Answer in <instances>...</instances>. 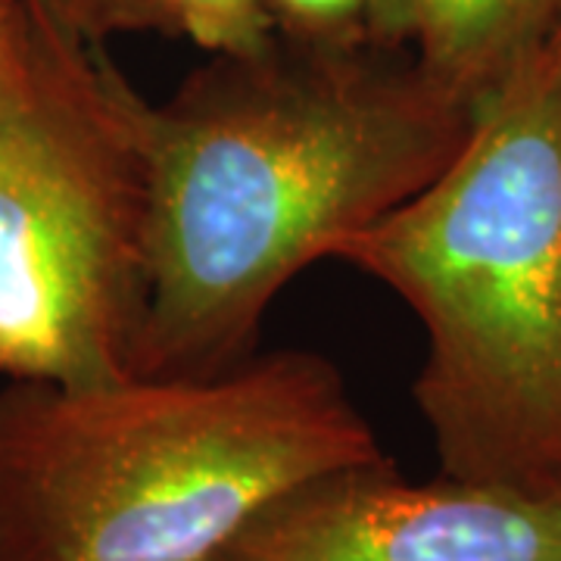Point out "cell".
I'll use <instances>...</instances> for the list:
<instances>
[{"label":"cell","mask_w":561,"mask_h":561,"mask_svg":"<svg viewBox=\"0 0 561 561\" xmlns=\"http://www.w3.org/2000/svg\"><path fill=\"white\" fill-rule=\"evenodd\" d=\"M359 32L213 54L153 106L138 375L243 359L280 287L440 179L478 110Z\"/></svg>","instance_id":"cell-1"},{"label":"cell","mask_w":561,"mask_h":561,"mask_svg":"<svg viewBox=\"0 0 561 561\" xmlns=\"http://www.w3.org/2000/svg\"><path fill=\"white\" fill-rule=\"evenodd\" d=\"M387 453L343 375L280 350L203 375L0 387V561H203Z\"/></svg>","instance_id":"cell-2"},{"label":"cell","mask_w":561,"mask_h":561,"mask_svg":"<svg viewBox=\"0 0 561 561\" xmlns=\"http://www.w3.org/2000/svg\"><path fill=\"white\" fill-rule=\"evenodd\" d=\"M334 260L427 331L415 402L440 471L561 500V44L486 103L434 184Z\"/></svg>","instance_id":"cell-3"},{"label":"cell","mask_w":561,"mask_h":561,"mask_svg":"<svg viewBox=\"0 0 561 561\" xmlns=\"http://www.w3.org/2000/svg\"><path fill=\"white\" fill-rule=\"evenodd\" d=\"M0 72V375L84 387L138 375L150 300L153 103L103 44L28 0Z\"/></svg>","instance_id":"cell-4"},{"label":"cell","mask_w":561,"mask_h":561,"mask_svg":"<svg viewBox=\"0 0 561 561\" xmlns=\"http://www.w3.org/2000/svg\"><path fill=\"white\" fill-rule=\"evenodd\" d=\"M238 561H561V500L512 486L405 481L343 468L268 505L228 549Z\"/></svg>","instance_id":"cell-5"},{"label":"cell","mask_w":561,"mask_h":561,"mask_svg":"<svg viewBox=\"0 0 561 561\" xmlns=\"http://www.w3.org/2000/svg\"><path fill=\"white\" fill-rule=\"evenodd\" d=\"M365 32L481 113L561 32V0H371Z\"/></svg>","instance_id":"cell-6"},{"label":"cell","mask_w":561,"mask_h":561,"mask_svg":"<svg viewBox=\"0 0 561 561\" xmlns=\"http://www.w3.org/2000/svg\"><path fill=\"white\" fill-rule=\"evenodd\" d=\"M144 32L187 35L209 54H238L275 35L265 0H138Z\"/></svg>","instance_id":"cell-7"},{"label":"cell","mask_w":561,"mask_h":561,"mask_svg":"<svg viewBox=\"0 0 561 561\" xmlns=\"http://www.w3.org/2000/svg\"><path fill=\"white\" fill-rule=\"evenodd\" d=\"M47 13L69 25L84 41L103 44L113 35L144 32L138 0H38Z\"/></svg>","instance_id":"cell-8"},{"label":"cell","mask_w":561,"mask_h":561,"mask_svg":"<svg viewBox=\"0 0 561 561\" xmlns=\"http://www.w3.org/2000/svg\"><path fill=\"white\" fill-rule=\"evenodd\" d=\"M294 22L300 32L341 35L356 32V22L368 16L371 0H265Z\"/></svg>","instance_id":"cell-9"},{"label":"cell","mask_w":561,"mask_h":561,"mask_svg":"<svg viewBox=\"0 0 561 561\" xmlns=\"http://www.w3.org/2000/svg\"><path fill=\"white\" fill-rule=\"evenodd\" d=\"M28 0H0V72L20 60L28 41Z\"/></svg>","instance_id":"cell-10"},{"label":"cell","mask_w":561,"mask_h":561,"mask_svg":"<svg viewBox=\"0 0 561 561\" xmlns=\"http://www.w3.org/2000/svg\"><path fill=\"white\" fill-rule=\"evenodd\" d=\"M203 561H238V559H231V556L225 552V556H213V559H203Z\"/></svg>","instance_id":"cell-11"},{"label":"cell","mask_w":561,"mask_h":561,"mask_svg":"<svg viewBox=\"0 0 561 561\" xmlns=\"http://www.w3.org/2000/svg\"><path fill=\"white\" fill-rule=\"evenodd\" d=\"M556 38H559V44H561V32H559V35H556Z\"/></svg>","instance_id":"cell-12"}]
</instances>
